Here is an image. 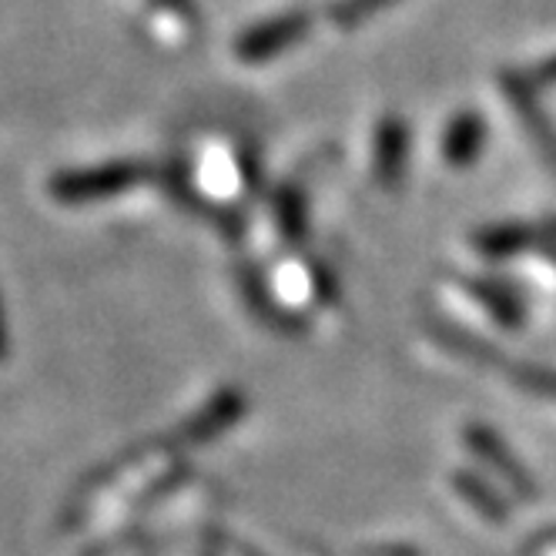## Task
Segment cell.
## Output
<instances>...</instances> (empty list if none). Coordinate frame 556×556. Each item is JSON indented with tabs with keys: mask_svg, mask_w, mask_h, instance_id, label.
Listing matches in <instances>:
<instances>
[{
	"mask_svg": "<svg viewBox=\"0 0 556 556\" xmlns=\"http://www.w3.org/2000/svg\"><path fill=\"white\" fill-rule=\"evenodd\" d=\"M429 332L446 352L459 355V359H466L472 366H506V359L490 342H483L480 336H472L466 329H456L450 323H429Z\"/></svg>",
	"mask_w": 556,
	"mask_h": 556,
	"instance_id": "9",
	"label": "cell"
},
{
	"mask_svg": "<svg viewBox=\"0 0 556 556\" xmlns=\"http://www.w3.org/2000/svg\"><path fill=\"white\" fill-rule=\"evenodd\" d=\"M395 0H339V4L329 11L332 24L342 27V30H352V27H359L366 24L369 17L382 14L386 8H392Z\"/></svg>",
	"mask_w": 556,
	"mask_h": 556,
	"instance_id": "14",
	"label": "cell"
},
{
	"mask_svg": "<svg viewBox=\"0 0 556 556\" xmlns=\"http://www.w3.org/2000/svg\"><path fill=\"white\" fill-rule=\"evenodd\" d=\"M506 376L523 392L536 395V400H553L556 403V369L533 366V363H520V366L506 363Z\"/></svg>",
	"mask_w": 556,
	"mask_h": 556,
	"instance_id": "13",
	"label": "cell"
},
{
	"mask_svg": "<svg viewBox=\"0 0 556 556\" xmlns=\"http://www.w3.org/2000/svg\"><path fill=\"white\" fill-rule=\"evenodd\" d=\"M249 403H245V392L242 389H218L212 400L191 413L188 419H181L168 435H165V446L172 456L185 453V450H198V446H208L215 443L218 435H225L238 419L245 416Z\"/></svg>",
	"mask_w": 556,
	"mask_h": 556,
	"instance_id": "2",
	"label": "cell"
},
{
	"mask_svg": "<svg viewBox=\"0 0 556 556\" xmlns=\"http://www.w3.org/2000/svg\"><path fill=\"white\" fill-rule=\"evenodd\" d=\"M238 289H242L245 305L252 308V315H258V323H262L265 329H271V332H278V336H299V332L305 329L302 319H295L292 312H286L282 305H278V302L268 295V289H265V282H262V275H258V268H249V265L238 268Z\"/></svg>",
	"mask_w": 556,
	"mask_h": 556,
	"instance_id": "6",
	"label": "cell"
},
{
	"mask_svg": "<svg viewBox=\"0 0 556 556\" xmlns=\"http://www.w3.org/2000/svg\"><path fill=\"white\" fill-rule=\"evenodd\" d=\"M198 556H225V536H222L215 527H208V530H205V536H202V549H198Z\"/></svg>",
	"mask_w": 556,
	"mask_h": 556,
	"instance_id": "16",
	"label": "cell"
},
{
	"mask_svg": "<svg viewBox=\"0 0 556 556\" xmlns=\"http://www.w3.org/2000/svg\"><path fill=\"white\" fill-rule=\"evenodd\" d=\"M312 30V14L308 11H286L275 14L255 27H249L235 41V58L242 64H265L278 54H286L299 41H305Z\"/></svg>",
	"mask_w": 556,
	"mask_h": 556,
	"instance_id": "3",
	"label": "cell"
},
{
	"mask_svg": "<svg viewBox=\"0 0 556 556\" xmlns=\"http://www.w3.org/2000/svg\"><path fill=\"white\" fill-rule=\"evenodd\" d=\"M506 94H509V101H513L516 114H520L523 122H527V128H530L533 141L543 148V154L549 157V165L556 168V138H553L549 122H543V114H540V108H536V101H533L530 88L520 81V77H506Z\"/></svg>",
	"mask_w": 556,
	"mask_h": 556,
	"instance_id": "11",
	"label": "cell"
},
{
	"mask_svg": "<svg viewBox=\"0 0 556 556\" xmlns=\"http://www.w3.org/2000/svg\"><path fill=\"white\" fill-rule=\"evenodd\" d=\"M409 157V128L403 117H382L376 131V181L382 188H400Z\"/></svg>",
	"mask_w": 556,
	"mask_h": 556,
	"instance_id": "5",
	"label": "cell"
},
{
	"mask_svg": "<svg viewBox=\"0 0 556 556\" xmlns=\"http://www.w3.org/2000/svg\"><path fill=\"white\" fill-rule=\"evenodd\" d=\"M453 490L456 496L480 516L486 523H506L509 520V506L503 500V493L493 486V480L472 472V469H453Z\"/></svg>",
	"mask_w": 556,
	"mask_h": 556,
	"instance_id": "8",
	"label": "cell"
},
{
	"mask_svg": "<svg viewBox=\"0 0 556 556\" xmlns=\"http://www.w3.org/2000/svg\"><path fill=\"white\" fill-rule=\"evenodd\" d=\"M355 556H419V549L406 543H376V546H359Z\"/></svg>",
	"mask_w": 556,
	"mask_h": 556,
	"instance_id": "15",
	"label": "cell"
},
{
	"mask_svg": "<svg viewBox=\"0 0 556 556\" xmlns=\"http://www.w3.org/2000/svg\"><path fill=\"white\" fill-rule=\"evenodd\" d=\"M463 443L469 446V453L480 459L500 483H506L513 493H520L523 500H533L536 496V483L530 469L520 463V456H516L506 443L503 435L496 429H490L486 422H469L463 429Z\"/></svg>",
	"mask_w": 556,
	"mask_h": 556,
	"instance_id": "4",
	"label": "cell"
},
{
	"mask_svg": "<svg viewBox=\"0 0 556 556\" xmlns=\"http://www.w3.org/2000/svg\"><path fill=\"white\" fill-rule=\"evenodd\" d=\"M11 355V326H8V312H4V295H0V363Z\"/></svg>",
	"mask_w": 556,
	"mask_h": 556,
	"instance_id": "17",
	"label": "cell"
},
{
	"mask_svg": "<svg viewBox=\"0 0 556 556\" xmlns=\"http://www.w3.org/2000/svg\"><path fill=\"white\" fill-rule=\"evenodd\" d=\"M466 289H469V295L476 302L486 305V312L493 315L500 326H506V329L523 326V305H520V299H516L503 282H496V278H469Z\"/></svg>",
	"mask_w": 556,
	"mask_h": 556,
	"instance_id": "10",
	"label": "cell"
},
{
	"mask_svg": "<svg viewBox=\"0 0 556 556\" xmlns=\"http://www.w3.org/2000/svg\"><path fill=\"white\" fill-rule=\"evenodd\" d=\"M486 144V122L476 111H463L446 125L443 135V157L450 168H469L483 154Z\"/></svg>",
	"mask_w": 556,
	"mask_h": 556,
	"instance_id": "7",
	"label": "cell"
},
{
	"mask_svg": "<svg viewBox=\"0 0 556 556\" xmlns=\"http://www.w3.org/2000/svg\"><path fill=\"white\" fill-rule=\"evenodd\" d=\"M148 178L144 162H108L94 168H74L51 178V194L61 205H88L111 194H125Z\"/></svg>",
	"mask_w": 556,
	"mask_h": 556,
	"instance_id": "1",
	"label": "cell"
},
{
	"mask_svg": "<svg viewBox=\"0 0 556 556\" xmlns=\"http://www.w3.org/2000/svg\"><path fill=\"white\" fill-rule=\"evenodd\" d=\"M242 556H265L262 549H255V546H242Z\"/></svg>",
	"mask_w": 556,
	"mask_h": 556,
	"instance_id": "18",
	"label": "cell"
},
{
	"mask_svg": "<svg viewBox=\"0 0 556 556\" xmlns=\"http://www.w3.org/2000/svg\"><path fill=\"white\" fill-rule=\"evenodd\" d=\"M271 212H275V225L286 235V242L302 245L308 238V215H305V198L295 185L278 188L271 198Z\"/></svg>",
	"mask_w": 556,
	"mask_h": 556,
	"instance_id": "12",
	"label": "cell"
}]
</instances>
